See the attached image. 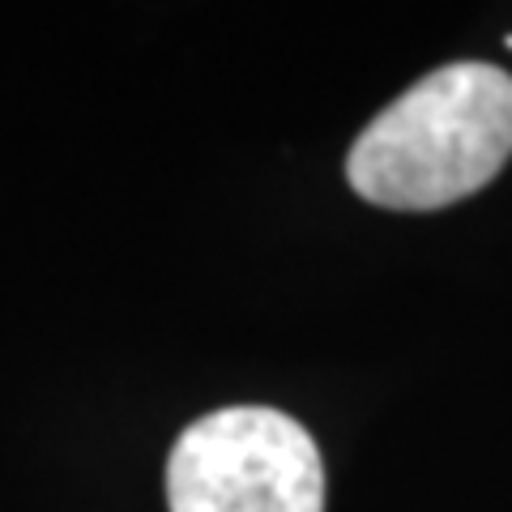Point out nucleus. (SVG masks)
<instances>
[{
  "label": "nucleus",
  "mask_w": 512,
  "mask_h": 512,
  "mask_svg": "<svg viewBox=\"0 0 512 512\" xmlns=\"http://www.w3.org/2000/svg\"><path fill=\"white\" fill-rule=\"evenodd\" d=\"M167 504L171 512H325V466L291 414L231 406L175 440Z\"/></svg>",
  "instance_id": "nucleus-2"
},
{
  "label": "nucleus",
  "mask_w": 512,
  "mask_h": 512,
  "mask_svg": "<svg viewBox=\"0 0 512 512\" xmlns=\"http://www.w3.org/2000/svg\"><path fill=\"white\" fill-rule=\"evenodd\" d=\"M512 154V77L444 64L359 133L346 180L384 210H440L491 184Z\"/></svg>",
  "instance_id": "nucleus-1"
}]
</instances>
